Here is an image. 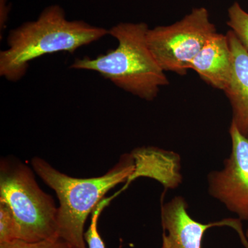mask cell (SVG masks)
I'll return each mask as SVG.
<instances>
[{
  "label": "cell",
  "instance_id": "6da1fadb",
  "mask_svg": "<svg viewBox=\"0 0 248 248\" xmlns=\"http://www.w3.org/2000/svg\"><path fill=\"white\" fill-rule=\"evenodd\" d=\"M107 35L108 30L104 28L68 20L63 8L50 5L35 20L10 31L7 48L0 52V76L17 82L35 59L59 52L73 54Z\"/></svg>",
  "mask_w": 248,
  "mask_h": 248
},
{
  "label": "cell",
  "instance_id": "7a4b0ae2",
  "mask_svg": "<svg viewBox=\"0 0 248 248\" xmlns=\"http://www.w3.org/2000/svg\"><path fill=\"white\" fill-rule=\"evenodd\" d=\"M149 27L144 22H121L108 30L117 48L97 58H76L71 69L97 72L120 89L152 101L169 81L146 43Z\"/></svg>",
  "mask_w": 248,
  "mask_h": 248
},
{
  "label": "cell",
  "instance_id": "3957f363",
  "mask_svg": "<svg viewBox=\"0 0 248 248\" xmlns=\"http://www.w3.org/2000/svg\"><path fill=\"white\" fill-rule=\"evenodd\" d=\"M34 170L58 196L59 238L71 248H87L84 239L85 223L106 194L118 184L128 180L135 170L130 155H124L114 167L100 177L79 179L53 168L39 157L31 160Z\"/></svg>",
  "mask_w": 248,
  "mask_h": 248
},
{
  "label": "cell",
  "instance_id": "277c9868",
  "mask_svg": "<svg viewBox=\"0 0 248 248\" xmlns=\"http://www.w3.org/2000/svg\"><path fill=\"white\" fill-rule=\"evenodd\" d=\"M0 200L9 205L17 220L19 240L38 242L60 239L58 208L51 196L40 188L27 165L17 160H1Z\"/></svg>",
  "mask_w": 248,
  "mask_h": 248
},
{
  "label": "cell",
  "instance_id": "5b68a950",
  "mask_svg": "<svg viewBox=\"0 0 248 248\" xmlns=\"http://www.w3.org/2000/svg\"><path fill=\"white\" fill-rule=\"evenodd\" d=\"M217 32L208 10L195 8L171 25L148 29L146 43L163 71L184 76L191 62Z\"/></svg>",
  "mask_w": 248,
  "mask_h": 248
},
{
  "label": "cell",
  "instance_id": "8992f818",
  "mask_svg": "<svg viewBox=\"0 0 248 248\" xmlns=\"http://www.w3.org/2000/svg\"><path fill=\"white\" fill-rule=\"evenodd\" d=\"M230 135L231 154L223 169L209 173V193L241 221H248V139L232 122Z\"/></svg>",
  "mask_w": 248,
  "mask_h": 248
},
{
  "label": "cell",
  "instance_id": "52a82bcc",
  "mask_svg": "<svg viewBox=\"0 0 248 248\" xmlns=\"http://www.w3.org/2000/svg\"><path fill=\"white\" fill-rule=\"evenodd\" d=\"M162 245L161 248H202L205 231L212 227L230 226L239 233L242 241L248 248L246 237L241 230V220L226 219L215 223H204L196 221L187 212V203L184 197L177 196L161 205Z\"/></svg>",
  "mask_w": 248,
  "mask_h": 248
},
{
  "label": "cell",
  "instance_id": "ba28073f",
  "mask_svg": "<svg viewBox=\"0 0 248 248\" xmlns=\"http://www.w3.org/2000/svg\"><path fill=\"white\" fill-rule=\"evenodd\" d=\"M232 58L227 35L215 33L191 62L190 69L217 89L224 91L231 79Z\"/></svg>",
  "mask_w": 248,
  "mask_h": 248
},
{
  "label": "cell",
  "instance_id": "9c48e42d",
  "mask_svg": "<svg viewBox=\"0 0 248 248\" xmlns=\"http://www.w3.org/2000/svg\"><path fill=\"white\" fill-rule=\"evenodd\" d=\"M231 47L232 68L224 90L232 108V123L244 133L248 126V52L231 30L226 34Z\"/></svg>",
  "mask_w": 248,
  "mask_h": 248
},
{
  "label": "cell",
  "instance_id": "30bf717a",
  "mask_svg": "<svg viewBox=\"0 0 248 248\" xmlns=\"http://www.w3.org/2000/svg\"><path fill=\"white\" fill-rule=\"evenodd\" d=\"M227 24L248 52V13L235 1L228 9Z\"/></svg>",
  "mask_w": 248,
  "mask_h": 248
},
{
  "label": "cell",
  "instance_id": "8fae6325",
  "mask_svg": "<svg viewBox=\"0 0 248 248\" xmlns=\"http://www.w3.org/2000/svg\"><path fill=\"white\" fill-rule=\"evenodd\" d=\"M19 239V226L12 210L0 200V244Z\"/></svg>",
  "mask_w": 248,
  "mask_h": 248
},
{
  "label": "cell",
  "instance_id": "7c38bea8",
  "mask_svg": "<svg viewBox=\"0 0 248 248\" xmlns=\"http://www.w3.org/2000/svg\"><path fill=\"white\" fill-rule=\"evenodd\" d=\"M117 195L118 193L117 192L115 195L112 196L111 197L104 198L93 212L91 224H90L87 231L85 232L84 234L85 241L88 246L87 248H106L104 240L101 237L99 231H98V220H99V215L103 210Z\"/></svg>",
  "mask_w": 248,
  "mask_h": 248
},
{
  "label": "cell",
  "instance_id": "4fadbf2b",
  "mask_svg": "<svg viewBox=\"0 0 248 248\" xmlns=\"http://www.w3.org/2000/svg\"><path fill=\"white\" fill-rule=\"evenodd\" d=\"M0 248H71L61 239L45 240L38 242H27L22 240H16L9 243L0 244Z\"/></svg>",
  "mask_w": 248,
  "mask_h": 248
},
{
  "label": "cell",
  "instance_id": "5bb4252c",
  "mask_svg": "<svg viewBox=\"0 0 248 248\" xmlns=\"http://www.w3.org/2000/svg\"><path fill=\"white\" fill-rule=\"evenodd\" d=\"M8 0H0V29L1 32L6 28L9 20L10 8Z\"/></svg>",
  "mask_w": 248,
  "mask_h": 248
},
{
  "label": "cell",
  "instance_id": "9a60e30c",
  "mask_svg": "<svg viewBox=\"0 0 248 248\" xmlns=\"http://www.w3.org/2000/svg\"><path fill=\"white\" fill-rule=\"evenodd\" d=\"M243 134H244L245 136H246V138H247L248 139V126L247 129H246V131H245L244 133Z\"/></svg>",
  "mask_w": 248,
  "mask_h": 248
},
{
  "label": "cell",
  "instance_id": "2e32d148",
  "mask_svg": "<svg viewBox=\"0 0 248 248\" xmlns=\"http://www.w3.org/2000/svg\"><path fill=\"white\" fill-rule=\"evenodd\" d=\"M246 236H247V238H248V226L247 231H246Z\"/></svg>",
  "mask_w": 248,
  "mask_h": 248
}]
</instances>
